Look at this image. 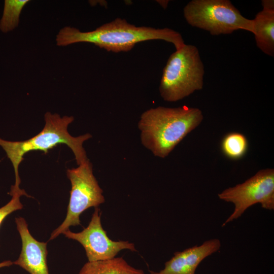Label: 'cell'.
<instances>
[{
	"label": "cell",
	"instance_id": "8992f818",
	"mask_svg": "<svg viewBox=\"0 0 274 274\" xmlns=\"http://www.w3.org/2000/svg\"><path fill=\"white\" fill-rule=\"evenodd\" d=\"M66 176L71 183L66 215L63 222L52 232L49 240L55 239L71 226L80 225V217L83 212L91 207L97 208L105 201L103 191L93 175L89 159L78 167L67 169Z\"/></svg>",
	"mask_w": 274,
	"mask_h": 274
},
{
	"label": "cell",
	"instance_id": "30bf717a",
	"mask_svg": "<svg viewBox=\"0 0 274 274\" xmlns=\"http://www.w3.org/2000/svg\"><path fill=\"white\" fill-rule=\"evenodd\" d=\"M218 238L210 239L199 246L175 252L159 271L150 270L151 274H195L196 269L205 258L218 252L221 248Z\"/></svg>",
	"mask_w": 274,
	"mask_h": 274
},
{
	"label": "cell",
	"instance_id": "ba28073f",
	"mask_svg": "<svg viewBox=\"0 0 274 274\" xmlns=\"http://www.w3.org/2000/svg\"><path fill=\"white\" fill-rule=\"evenodd\" d=\"M62 234L82 245L89 262L113 258L120 251L125 249L136 251L133 243L128 241H114L109 237L102 228L101 212L97 207L95 208L88 225L83 230L73 232L68 229Z\"/></svg>",
	"mask_w": 274,
	"mask_h": 274
},
{
	"label": "cell",
	"instance_id": "5b68a950",
	"mask_svg": "<svg viewBox=\"0 0 274 274\" xmlns=\"http://www.w3.org/2000/svg\"><path fill=\"white\" fill-rule=\"evenodd\" d=\"M183 15L190 25L213 36L253 31V20L243 16L229 0H192L184 7Z\"/></svg>",
	"mask_w": 274,
	"mask_h": 274
},
{
	"label": "cell",
	"instance_id": "8fae6325",
	"mask_svg": "<svg viewBox=\"0 0 274 274\" xmlns=\"http://www.w3.org/2000/svg\"><path fill=\"white\" fill-rule=\"evenodd\" d=\"M253 20V31L257 47L266 55L274 56V11L262 10Z\"/></svg>",
	"mask_w": 274,
	"mask_h": 274
},
{
	"label": "cell",
	"instance_id": "4fadbf2b",
	"mask_svg": "<svg viewBox=\"0 0 274 274\" xmlns=\"http://www.w3.org/2000/svg\"><path fill=\"white\" fill-rule=\"evenodd\" d=\"M221 147L222 152L227 157L237 160L244 156L247 153L248 142L242 133L230 132L223 138Z\"/></svg>",
	"mask_w": 274,
	"mask_h": 274
},
{
	"label": "cell",
	"instance_id": "3957f363",
	"mask_svg": "<svg viewBox=\"0 0 274 274\" xmlns=\"http://www.w3.org/2000/svg\"><path fill=\"white\" fill-rule=\"evenodd\" d=\"M74 120L73 116L61 117L57 114L46 112L45 124L41 131L29 139L22 141H9L0 138V146L6 152L12 163L15 176L13 186L19 188L21 182L19 166L24 155L31 151H48L60 144L67 145L73 151L78 165L88 159L83 147V143L92 137L89 133L74 137L67 131V127Z\"/></svg>",
	"mask_w": 274,
	"mask_h": 274
},
{
	"label": "cell",
	"instance_id": "7c38bea8",
	"mask_svg": "<svg viewBox=\"0 0 274 274\" xmlns=\"http://www.w3.org/2000/svg\"><path fill=\"white\" fill-rule=\"evenodd\" d=\"M78 274H145L130 265L122 257L86 263Z\"/></svg>",
	"mask_w": 274,
	"mask_h": 274
},
{
	"label": "cell",
	"instance_id": "ac0fdd59",
	"mask_svg": "<svg viewBox=\"0 0 274 274\" xmlns=\"http://www.w3.org/2000/svg\"><path fill=\"white\" fill-rule=\"evenodd\" d=\"M157 3L164 9H166L168 4V1H157Z\"/></svg>",
	"mask_w": 274,
	"mask_h": 274
},
{
	"label": "cell",
	"instance_id": "6da1fadb",
	"mask_svg": "<svg viewBox=\"0 0 274 274\" xmlns=\"http://www.w3.org/2000/svg\"><path fill=\"white\" fill-rule=\"evenodd\" d=\"M155 40L170 43L176 50L185 44L181 34L174 29L138 26L121 18H115L89 31H81L74 27L65 26L59 31L56 37V44L59 46L89 43L114 53L128 52L137 43Z\"/></svg>",
	"mask_w": 274,
	"mask_h": 274
},
{
	"label": "cell",
	"instance_id": "9a60e30c",
	"mask_svg": "<svg viewBox=\"0 0 274 274\" xmlns=\"http://www.w3.org/2000/svg\"><path fill=\"white\" fill-rule=\"evenodd\" d=\"M9 194L12 196L11 199L4 206L0 208V226L5 219L12 213L23 208V204L20 202V198L22 195H28L23 189L10 192Z\"/></svg>",
	"mask_w": 274,
	"mask_h": 274
},
{
	"label": "cell",
	"instance_id": "2e32d148",
	"mask_svg": "<svg viewBox=\"0 0 274 274\" xmlns=\"http://www.w3.org/2000/svg\"><path fill=\"white\" fill-rule=\"evenodd\" d=\"M261 5L263 10L268 11H274V1L273 0H262Z\"/></svg>",
	"mask_w": 274,
	"mask_h": 274
},
{
	"label": "cell",
	"instance_id": "52a82bcc",
	"mask_svg": "<svg viewBox=\"0 0 274 274\" xmlns=\"http://www.w3.org/2000/svg\"><path fill=\"white\" fill-rule=\"evenodd\" d=\"M220 199L234 204V210L222 226L240 217L252 206L274 210V169H262L244 182L229 187L218 194Z\"/></svg>",
	"mask_w": 274,
	"mask_h": 274
},
{
	"label": "cell",
	"instance_id": "277c9868",
	"mask_svg": "<svg viewBox=\"0 0 274 274\" xmlns=\"http://www.w3.org/2000/svg\"><path fill=\"white\" fill-rule=\"evenodd\" d=\"M204 75L198 48L185 44L167 59L159 87L160 96L169 102L181 100L202 89Z\"/></svg>",
	"mask_w": 274,
	"mask_h": 274
},
{
	"label": "cell",
	"instance_id": "9c48e42d",
	"mask_svg": "<svg viewBox=\"0 0 274 274\" xmlns=\"http://www.w3.org/2000/svg\"><path fill=\"white\" fill-rule=\"evenodd\" d=\"M17 229L22 242L21 253L13 263L30 274H49L47 265V243L36 239L30 234L28 224L22 217L15 218Z\"/></svg>",
	"mask_w": 274,
	"mask_h": 274
},
{
	"label": "cell",
	"instance_id": "7a4b0ae2",
	"mask_svg": "<svg viewBox=\"0 0 274 274\" xmlns=\"http://www.w3.org/2000/svg\"><path fill=\"white\" fill-rule=\"evenodd\" d=\"M203 119L197 108H151L142 113L138 123L141 142L155 156L164 158Z\"/></svg>",
	"mask_w": 274,
	"mask_h": 274
},
{
	"label": "cell",
	"instance_id": "e0dca14e",
	"mask_svg": "<svg viewBox=\"0 0 274 274\" xmlns=\"http://www.w3.org/2000/svg\"><path fill=\"white\" fill-rule=\"evenodd\" d=\"M13 264V263L10 260L4 261L2 262H0V268L10 266L12 265Z\"/></svg>",
	"mask_w": 274,
	"mask_h": 274
},
{
	"label": "cell",
	"instance_id": "5bb4252c",
	"mask_svg": "<svg viewBox=\"0 0 274 274\" xmlns=\"http://www.w3.org/2000/svg\"><path fill=\"white\" fill-rule=\"evenodd\" d=\"M29 0H6L0 29L4 32L13 30L19 24V17L24 7Z\"/></svg>",
	"mask_w": 274,
	"mask_h": 274
}]
</instances>
